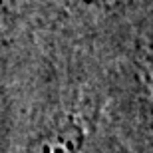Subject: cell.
Returning <instances> with one entry per match:
<instances>
[{"instance_id": "cell-1", "label": "cell", "mask_w": 153, "mask_h": 153, "mask_svg": "<svg viewBox=\"0 0 153 153\" xmlns=\"http://www.w3.org/2000/svg\"><path fill=\"white\" fill-rule=\"evenodd\" d=\"M84 143V125L76 119H66L40 131L20 153H82Z\"/></svg>"}, {"instance_id": "cell-2", "label": "cell", "mask_w": 153, "mask_h": 153, "mask_svg": "<svg viewBox=\"0 0 153 153\" xmlns=\"http://www.w3.org/2000/svg\"><path fill=\"white\" fill-rule=\"evenodd\" d=\"M84 4L88 6H102V4H109V2H115V0H82Z\"/></svg>"}]
</instances>
